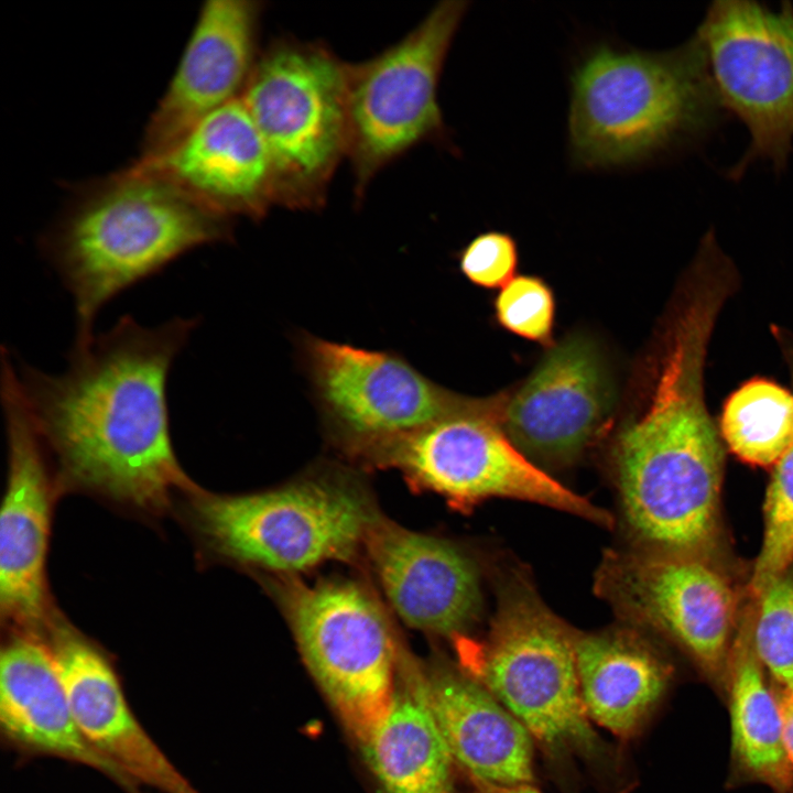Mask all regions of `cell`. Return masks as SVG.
Here are the masks:
<instances>
[{"label":"cell","mask_w":793,"mask_h":793,"mask_svg":"<svg viewBox=\"0 0 793 793\" xmlns=\"http://www.w3.org/2000/svg\"><path fill=\"white\" fill-rule=\"evenodd\" d=\"M575 654L590 720L622 740L638 736L670 689L671 663L626 629L577 633Z\"/></svg>","instance_id":"obj_22"},{"label":"cell","mask_w":793,"mask_h":793,"mask_svg":"<svg viewBox=\"0 0 793 793\" xmlns=\"http://www.w3.org/2000/svg\"><path fill=\"white\" fill-rule=\"evenodd\" d=\"M261 7L209 0L198 13L180 63L145 126L141 157L157 155L206 116L240 97L257 62Z\"/></svg>","instance_id":"obj_18"},{"label":"cell","mask_w":793,"mask_h":793,"mask_svg":"<svg viewBox=\"0 0 793 793\" xmlns=\"http://www.w3.org/2000/svg\"><path fill=\"white\" fill-rule=\"evenodd\" d=\"M720 105L747 126L756 157L783 167L793 141V9L716 1L698 29Z\"/></svg>","instance_id":"obj_13"},{"label":"cell","mask_w":793,"mask_h":793,"mask_svg":"<svg viewBox=\"0 0 793 793\" xmlns=\"http://www.w3.org/2000/svg\"><path fill=\"white\" fill-rule=\"evenodd\" d=\"M498 590L485 638L455 639L460 666L524 726L564 782L585 773L599 793H628L633 781L624 758L593 727L582 699L577 633L526 574L512 573Z\"/></svg>","instance_id":"obj_4"},{"label":"cell","mask_w":793,"mask_h":793,"mask_svg":"<svg viewBox=\"0 0 793 793\" xmlns=\"http://www.w3.org/2000/svg\"><path fill=\"white\" fill-rule=\"evenodd\" d=\"M714 328L698 314L671 321L649 402L617 441L623 518L645 550L705 556L718 537L727 448L704 379Z\"/></svg>","instance_id":"obj_2"},{"label":"cell","mask_w":793,"mask_h":793,"mask_svg":"<svg viewBox=\"0 0 793 793\" xmlns=\"http://www.w3.org/2000/svg\"><path fill=\"white\" fill-rule=\"evenodd\" d=\"M129 167L230 219L259 218L275 203L270 155L240 97L206 116L166 151L140 156Z\"/></svg>","instance_id":"obj_16"},{"label":"cell","mask_w":793,"mask_h":793,"mask_svg":"<svg viewBox=\"0 0 793 793\" xmlns=\"http://www.w3.org/2000/svg\"><path fill=\"white\" fill-rule=\"evenodd\" d=\"M718 428L740 460L773 467L793 445V390L762 377L745 381L725 400Z\"/></svg>","instance_id":"obj_25"},{"label":"cell","mask_w":793,"mask_h":793,"mask_svg":"<svg viewBox=\"0 0 793 793\" xmlns=\"http://www.w3.org/2000/svg\"><path fill=\"white\" fill-rule=\"evenodd\" d=\"M596 590L624 619L676 643L724 696L737 631V595L706 556L653 550L608 551Z\"/></svg>","instance_id":"obj_11"},{"label":"cell","mask_w":793,"mask_h":793,"mask_svg":"<svg viewBox=\"0 0 793 793\" xmlns=\"http://www.w3.org/2000/svg\"><path fill=\"white\" fill-rule=\"evenodd\" d=\"M497 321L508 332L552 347L555 298L551 287L534 275H519L495 300Z\"/></svg>","instance_id":"obj_28"},{"label":"cell","mask_w":793,"mask_h":793,"mask_svg":"<svg viewBox=\"0 0 793 793\" xmlns=\"http://www.w3.org/2000/svg\"><path fill=\"white\" fill-rule=\"evenodd\" d=\"M192 495L189 520L207 548L286 574L348 560L378 515L358 487L334 476L256 493Z\"/></svg>","instance_id":"obj_7"},{"label":"cell","mask_w":793,"mask_h":793,"mask_svg":"<svg viewBox=\"0 0 793 793\" xmlns=\"http://www.w3.org/2000/svg\"><path fill=\"white\" fill-rule=\"evenodd\" d=\"M348 68L316 44L261 54L240 95L270 155L274 202L316 207L348 153Z\"/></svg>","instance_id":"obj_6"},{"label":"cell","mask_w":793,"mask_h":793,"mask_svg":"<svg viewBox=\"0 0 793 793\" xmlns=\"http://www.w3.org/2000/svg\"><path fill=\"white\" fill-rule=\"evenodd\" d=\"M230 220L129 166L78 185L40 238L74 302V347L93 340L113 297L196 248L229 240Z\"/></svg>","instance_id":"obj_3"},{"label":"cell","mask_w":793,"mask_h":793,"mask_svg":"<svg viewBox=\"0 0 793 793\" xmlns=\"http://www.w3.org/2000/svg\"><path fill=\"white\" fill-rule=\"evenodd\" d=\"M472 789L469 793H541L533 784L521 785H496L482 782H471Z\"/></svg>","instance_id":"obj_31"},{"label":"cell","mask_w":793,"mask_h":793,"mask_svg":"<svg viewBox=\"0 0 793 793\" xmlns=\"http://www.w3.org/2000/svg\"><path fill=\"white\" fill-rule=\"evenodd\" d=\"M752 643L771 681L793 691V568L758 598Z\"/></svg>","instance_id":"obj_27"},{"label":"cell","mask_w":793,"mask_h":793,"mask_svg":"<svg viewBox=\"0 0 793 793\" xmlns=\"http://www.w3.org/2000/svg\"><path fill=\"white\" fill-rule=\"evenodd\" d=\"M753 616L750 609L737 628L723 696L730 718L726 786L763 784L774 793H793L779 703L752 643Z\"/></svg>","instance_id":"obj_24"},{"label":"cell","mask_w":793,"mask_h":793,"mask_svg":"<svg viewBox=\"0 0 793 793\" xmlns=\"http://www.w3.org/2000/svg\"><path fill=\"white\" fill-rule=\"evenodd\" d=\"M391 704L361 742L381 793H458L456 764L430 707L423 667L401 652Z\"/></svg>","instance_id":"obj_23"},{"label":"cell","mask_w":793,"mask_h":793,"mask_svg":"<svg viewBox=\"0 0 793 793\" xmlns=\"http://www.w3.org/2000/svg\"><path fill=\"white\" fill-rule=\"evenodd\" d=\"M569 83V151L586 169L649 159L707 128L720 104L698 36L658 53L595 45Z\"/></svg>","instance_id":"obj_5"},{"label":"cell","mask_w":793,"mask_h":793,"mask_svg":"<svg viewBox=\"0 0 793 793\" xmlns=\"http://www.w3.org/2000/svg\"><path fill=\"white\" fill-rule=\"evenodd\" d=\"M1 359L8 482L0 517V605L13 631L44 634L55 613L46 583L53 490L44 443L22 401L11 354Z\"/></svg>","instance_id":"obj_14"},{"label":"cell","mask_w":793,"mask_h":793,"mask_svg":"<svg viewBox=\"0 0 793 793\" xmlns=\"http://www.w3.org/2000/svg\"><path fill=\"white\" fill-rule=\"evenodd\" d=\"M518 246L507 232L487 231L476 236L460 252L459 267L474 284L495 289L504 286L515 273Z\"/></svg>","instance_id":"obj_29"},{"label":"cell","mask_w":793,"mask_h":793,"mask_svg":"<svg viewBox=\"0 0 793 793\" xmlns=\"http://www.w3.org/2000/svg\"><path fill=\"white\" fill-rule=\"evenodd\" d=\"M612 401L597 346L584 335H569L548 348L530 378L508 398L501 426L532 461L564 465L595 437Z\"/></svg>","instance_id":"obj_15"},{"label":"cell","mask_w":793,"mask_h":793,"mask_svg":"<svg viewBox=\"0 0 793 793\" xmlns=\"http://www.w3.org/2000/svg\"><path fill=\"white\" fill-rule=\"evenodd\" d=\"M770 329L793 390V333L775 324ZM772 468L764 501L763 541L749 579V594L754 600L793 564V445Z\"/></svg>","instance_id":"obj_26"},{"label":"cell","mask_w":793,"mask_h":793,"mask_svg":"<svg viewBox=\"0 0 793 793\" xmlns=\"http://www.w3.org/2000/svg\"><path fill=\"white\" fill-rule=\"evenodd\" d=\"M464 0L437 3L400 42L348 68V153L359 192L385 164L444 132L437 86L467 11Z\"/></svg>","instance_id":"obj_10"},{"label":"cell","mask_w":793,"mask_h":793,"mask_svg":"<svg viewBox=\"0 0 793 793\" xmlns=\"http://www.w3.org/2000/svg\"><path fill=\"white\" fill-rule=\"evenodd\" d=\"M302 344L325 428L358 457L482 400L442 388L393 352L314 336Z\"/></svg>","instance_id":"obj_12"},{"label":"cell","mask_w":793,"mask_h":793,"mask_svg":"<svg viewBox=\"0 0 793 793\" xmlns=\"http://www.w3.org/2000/svg\"><path fill=\"white\" fill-rule=\"evenodd\" d=\"M363 545L390 605L410 627L453 639L479 616L481 590L471 560L456 545L379 514Z\"/></svg>","instance_id":"obj_19"},{"label":"cell","mask_w":793,"mask_h":793,"mask_svg":"<svg viewBox=\"0 0 793 793\" xmlns=\"http://www.w3.org/2000/svg\"><path fill=\"white\" fill-rule=\"evenodd\" d=\"M507 397L433 421L362 456L393 467L457 507L500 497L541 503L610 528L611 514L569 490L526 457L501 426Z\"/></svg>","instance_id":"obj_8"},{"label":"cell","mask_w":793,"mask_h":793,"mask_svg":"<svg viewBox=\"0 0 793 793\" xmlns=\"http://www.w3.org/2000/svg\"><path fill=\"white\" fill-rule=\"evenodd\" d=\"M197 325L174 317L144 326L124 315L74 347L62 373L20 363L22 401L65 480L148 512L194 490L172 445L167 381Z\"/></svg>","instance_id":"obj_1"},{"label":"cell","mask_w":793,"mask_h":793,"mask_svg":"<svg viewBox=\"0 0 793 793\" xmlns=\"http://www.w3.org/2000/svg\"><path fill=\"white\" fill-rule=\"evenodd\" d=\"M0 730L2 742L20 758L50 757L83 764L126 793H143L83 735L44 636L13 631L2 644Z\"/></svg>","instance_id":"obj_20"},{"label":"cell","mask_w":793,"mask_h":793,"mask_svg":"<svg viewBox=\"0 0 793 793\" xmlns=\"http://www.w3.org/2000/svg\"><path fill=\"white\" fill-rule=\"evenodd\" d=\"M771 684L782 716L785 750L793 768V691L782 687L772 681Z\"/></svg>","instance_id":"obj_30"},{"label":"cell","mask_w":793,"mask_h":793,"mask_svg":"<svg viewBox=\"0 0 793 793\" xmlns=\"http://www.w3.org/2000/svg\"><path fill=\"white\" fill-rule=\"evenodd\" d=\"M426 697L456 767L470 782H534V742L524 726L460 665L423 669Z\"/></svg>","instance_id":"obj_21"},{"label":"cell","mask_w":793,"mask_h":793,"mask_svg":"<svg viewBox=\"0 0 793 793\" xmlns=\"http://www.w3.org/2000/svg\"><path fill=\"white\" fill-rule=\"evenodd\" d=\"M44 638L73 717L97 751L139 785L199 793L139 721L108 654L57 615Z\"/></svg>","instance_id":"obj_17"},{"label":"cell","mask_w":793,"mask_h":793,"mask_svg":"<svg viewBox=\"0 0 793 793\" xmlns=\"http://www.w3.org/2000/svg\"><path fill=\"white\" fill-rule=\"evenodd\" d=\"M281 598L309 673L362 742L385 715L397 685L401 652L384 615L350 582L291 583Z\"/></svg>","instance_id":"obj_9"}]
</instances>
